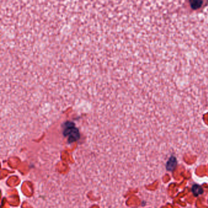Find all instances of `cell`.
<instances>
[{
    "label": "cell",
    "instance_id": "1",
    "mask_svg": "<svg viewBox=\"0 0 208 208\" xmlns=\"http://www.w3.org/2000/svg\"><path fill=\"white\" fill-rule=\"evenodd\" d=\"M64 134L65 135L68 136V139L70 142H74L78 140L79 138L78 130L72 123H67L64 130Z\"/></svg>",
    "mask_w": 208,
    "mask_h": 208
},
{
    "label": "cell",
    "instance_id": "2",
    "mask_svg": "<svg viewBox=\"0 0 208 208\" xmlns=\"http://www.w3.org/2000/svg\"><path fill=\"white\" fill-rule=\"evenodd\" d=\"M176 164H177V161H176V158L174 157L170 158L169 159V161L167 162V170H170V171L173 170L175 168Z\"/></svg>",
    "mask_w": 208,
    "mask_h": 208
},
{
    "label": "cell",
    "instance_id": "3",
    "mask_svg": "<svg viewBox=\"0 0 208 208\" xmlns=\"http://www.w3.org/2000/svg\"><path fill=\"white\" fill-rule=\"evenodd\" d=\"M192 192H193L195 196H198L199 195L202 194L203 192V190L201 188V187L199 186V185H197V184H195L192 186Z\"/></svg>",
    "mask_w": 208,
    "mask_h": 208
}]
</instances>
